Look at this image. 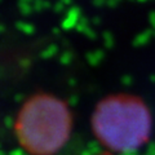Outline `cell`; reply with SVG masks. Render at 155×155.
Masks as SVG:
<instances>
[{"label": "cell", "mask_w": 155, "mask_h": 155, "mask_svg": "<svg viewBox=\"0 0 155 155\" xmlns=\"http://www.w3.org/2000/svg\"><path fill=\"white\" fill-rule=\"evenodd\" d=\"M153 118L138 97L120 93L109 96L96 106L92 129L105 147L115 153H132L151 134Z\"/></svg>", "instance_id": "cell-1"}, {"label": "cell", "mask_w": 155, "mask_h": 155, "mask_svg": "<svg viewBox=\"0 0 155 155\" xmlns=\"http://www.w3.org/2000/svg\"><path fill=\"white\" fill-rule=\"evenodd\" d=\"M72 118L60 98L39 93L28 98L16 120V134L22 147L31 155H53L67 142Z\"/></svg>", "instance_id": "cell-2"}]
</instances>
